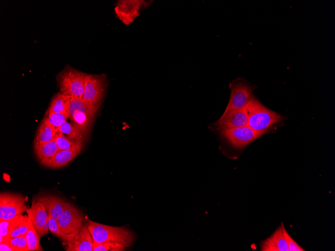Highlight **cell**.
<instances>
[{
  "instance_id": "obj_12",
  "label": "cell",
  "mask_w": 335,
  "mask_h": 251,
  "mask_svg": "<svg viewBox=\"0 0 335 251\" xmlns=\"http://www.w3.org/2000/svg\"><path fill=\"white\" fill-rule=\"evenodd\" d=\"M26 212L40 238L49 233V214L42 203L34 201Z\"/></svg>"
},
{
  "instance_id": "obj_22",
  "label": "cell",
  "mask_w": 335,
  "mask_h": 251,
  "mask_svg": "<svg viewBox=\"0 0 335 251\" xmlns=\"http://www.w3.org/2000/svg\"><path fill=\"white\" fill-rule=\"evenodd\" d=\"M29 251H43L40 242V237L33 227L32 222L29 229L25 235Z\"/></svg>"
},
{
  "instance_id": "obj_9",
  "label": "cell",
  "mask_w": 335,
  "mask_h": 251,
  "mask_svg": "<svg viewBox=\"0 0 335 251\" xmlns=\"http://www.w3.org/2000/svg\"><path fill=\"white\" fill-rule=\"evenodd\" d=\"M230 98L222 115L231 110L238 109L245 106L254 90L252 86L241 81L233 82L230 84Z\"/></svg>"
},
{
  "instance_id": "obj_14",
  "label": "cell",
  "mask_w": 335,
  "mask_h": 251,
  "mask_svg": "<svg viewBox=\"0 0 335 251\" xmlns=\"http://www.w3.org/2000/svg\"><path fill=\"white\" fill-rule=\"evenodd\" d=\"M83 147V140L78 141L72 148L59 150L51 158L43 159L40 164L49 168H57L63 167L74 159L80 153Z\"/></svg>"
},
{
  "instance_id": "obj_21",
  "label": "cell",
  "mask_w": 335,
  "mask_h": 251,
  "mask_svg": "<svg viewBox=\"0 0 335 251\" xmlns=\"http://www.w3.org/2000/svg\"><path fill=\"white\" fill-rule=\"evenodd\" d=\"M58 132L65 135L67 138L74 142L83 140L84 136L81 131L74 124L65 122L57 128Z\"/></svg>"
},
{
  "instance_id": "obj_27",
  "label": "cell",
  "mask_w": 335,
  "mask_h": 251,
  "mask_svg": "<svg viewBox=\"0 0 335 251\" xmlns=\"http://www.w3.org/2000/svg\"><path fill=\"white\" fill-rule=\"evenodd\" d=\"M283 233L287 244L289 251H303L305 250L301 248L297 243L293 240L286 230L283 224L282 225Z\"/></svg>"
},
{
  "instance_id": "obj_3",
  "label": "cell",
  "mask_w": 335,
  "mask_h": 251,
  "mask_svg": "<svg viewBox=\"0 0 335 251\" xmlns=\"http://www.w3.org/2000/svg\"><path fill=\"white\" fill-rule=\"evenodd\" d=\"M67 96L69 118L72 124L81 131L84 137H86L100 105H89L82 100Z\"/></svg>"
},
{
  "instance_id": "obj_15",
  "label": "cell",
  "mask_w": 335,
  "mask_h": 251,
  "mask_svg": "<svg viewBox=\"0 0 335 251\" xmlns=\"http://www.w3.org/2000/svg\"><path fill=\"white\" fill-rule=\"evenodd\" d=\"M35 200L42 203L48 214L57 221L69 202L64 199L52 194H40Z\"/></svg>"
},
{
  "instance_id": "obj_1",
  "label": "cell",
  "mask_w": 335,
  "mask_h": 251,
  "mask_svg": "<svg viewBox=\"0 0 335 251\" xmlns=\"http://www.w3.org/2000/svg\"><path fill=\"white\" fill-rule=\"evenodd\" d=\"M93 244L113 242L131 246L134 239L133 233L123 226H113L101 224L91 220L87 221Z\"/></svg>"
},
{
  "instance_id": "obj_17",
  "label": "cell",
  "mask_w": 335,
  "mask_h": 251,
  "mask_svg": "<svg viewBox=\"0 0 335 251\" xmlns=\"http://www.w3.org/2000/svg\"><path fill=\"white\" fill-rule=\"evenodd\" d=\"M57 132V130L44 118L37 131L34 142H48L54 138Z\"/></svg>"
},
{
  "instance_id": "obj_6",
  "label": "cell",
  "mask_w": 335,
  "mask_h": 251,
  "mask_svg": "<svg viewBox=\"0 0 335 251\" xmlns=\"http://www.w3.org/2000/svg\"><path fill=\"white\" fill-rule=\"evenodd\" d=\"M24 196L18 193L3 192L0 194V219H9L26 212Z\"/></svg>"
},
{
  "instance_id": "obj_7",
  "label": "cell",
  "mask_w": 335,
  "mask_h": 251,
  "mask_svg": "<svg viewBox=\"0 0 335 251\" xmlns=\"http://www.w3.org/2000/svg\"><path fill=\"white\" fill-rule=\"evenodd\" d=\"M103 76L86 74L82 100L91 105H100L105 90Z\"/></svg>"
},
{
  "instance_id": "obj_10",
  "label": "cell",
  "mask_w": 335,
  "mask_h": 251,
  "mask_svg": "<svg viewBox=\"0 0 335 251\" xmlns=\"http://www.w3.org/2000/svg\"><path fill=\"white\" fill-rule=\"evenodd\" d=\"M66 251H93V240L87 222L69 239L63 242Z\"/></svg>"
},
{
  "instance_id": "obj_18",
  "label": "cell",
  "mask_w": 335,
  "mask_h": 251,
  "mask_svg": "<svg viewBox=\"0 0 335 251\" xmlns=\"http://www.w3.org/2000/svg\"><path fill=\"white\" fill-rule=\"evenodd\" d=\"M31 221L28 215L17 216L9 231L8 237L24 235L28 231Z\"/></svg>"
},
{
  "instance_id": "obj_11",
  "label": "cell",
  "mask_w": 335,
  "mask_h": 251,
  "mask_svg": "<svg viewBox=\"0 0 335 251\" xmlns=\"http://www.w3.org/2000/svg\"><path fill=\"white\" fill-rule=\"evenodd\" d=\"M141 0L119 1L115 8L116 17L125 25L131 24L139 16L141 9L147 5Z\"/></svg>"
},
{
  "instance_id": "obj_30",
  "label": "cell",
  "mask_w": 335,
  "mask_h": 251,
  "mask_svg": "<svg viewBox=\"0 0 335 251\" xmlns=\"http://www.w3.org/2000/svg\"><path fill=\"white\" fill-rule=\"evenodd\" d=\"M1 251H14L10 245L9 241V237H5L4 240L0 242Z\"/></svg>"
},
{
  "instance_id": "obj_5",
  "label": "cell",
  "mask_w": 335,
  "mask_h": 251,
  "mask_svg": "<svg viewBox=\"0 0 335 251\" xmlns=\"http://www.w3.org/2000/svg\"><path fill=\"white\" fill-rule=\"evenodd\" d=\"M81 211L69 203L58 220L61 232L60 239L65 242L71 237L84 223Z\"/></svg>"
},
{
  "instance_id": "obj_2",
  "label": "cell",
  "mask_w": 335,
  "mask_h": 251,
  "mask_svg": "<svg viewBox=\"0 0 335 251\" xmlns=\"http://www.w3.org/2000/svg\"><path fill=\"white\" fill-rule=\"evenodd\" d=\"M246 107L248 126L256 131L265 133L269 127L282 120L280 115L267 108L253 95L250 97Z\"/></svg>"
},
{
  "instance_id": "obj_23",
  "label": "cell",
  "mask_w": 335,
  "mask_h": 251,
  "mask_svg": "<svg viewBox=\"0 0 335 251\" xmlns=\"http://www.w3.org/2000/svg\"><path fill=\"white\" fill-rule=\"evenodd\" d=\"M68 118L69 116L65 114L50 113L48 112H46L44 117L49 124L54 126L56 129L65 122L67 121V119Z\"/></svg>"
},
{
  "instance_id": "obj_20",
  "label": "cell",
  "mask_w": 335,
  "mask_h": 251,
  "mask_svg": "<svg viewBox=\"0 0 335 251\" xmlns=\"http://www.w3.org/2000/svg\"><path fill=\"white\" fill-rule=\"evenodd\" d=\"M47 112L63 113L69 117L68 96L61 92L56 94L52 98Z\"/></svg>"
},
{
  "instance_id": "obj_16",
  "label": "cell",
  "mask_w": 335,
  "mask_h": 251,
  "mask_svg": "<svg viewBox=\"0 0 335 251\" xmlns=\"http://www.w3.org/2000/svg\"><path fill=\"white\" fill-rule=\"evenodd\" d=\"M283 223L267 239L263 241L261 249L263 251H289L283 233Z\"/></svg>"
},
{
  "instance_id": "obj_25",
  "label": "cell",
  "mask_w": 335,
  "mask_h": 251,
  "mask_svg": "<svg viewBox=\"0 0 335 251\" xmlns=\"http://www.w3.org/2000/svg\"><path fill=\"white\" fill-rule=\"evenodd\" d=\"M54 140L59 150L70 149L73 147L78 142L71 141L64 134L58 131Z\"/></svg>"
},
{
  "instance_id": "obj_19",
  "label": "cell",
  "mask_w": 335,
  "mask_h": 251,
  "mask_svg": "<svg viewBox=\"0 0 335 251\" xmlns=\"http://www.w3.org/2000/svg\"><path fill=\"white\" fill-rule=\"evenodd\" d=\"M34 147L36 155L40 161L51 158L59 151L54 139L46 143L34 142Z\"/></svg>"
},
{
  "instance_id": "obj_8",
  "label": "cell",
  "mask_w": 335,
  "mask_h": 251,
  "mask_svg": "<svg viewBox=\"0 0 335 251\" xmlns=\"http://www.w3.org/2000/svg\"><path fill=\"white\" fill-rule=\"evenodd\" d=\"M221 135L236 147L246 146L265 133L257 132L249 126L221 129Z\"/></svg>"
},
{
  "instance_id": "obj_26",
  "label": "cell",
  "mask_w": 335,
  "mask_h": 251,
  "mask_svg": "<svg viewBox=\"0 0 335 251\" xmlns=\"http://www.w3.org/2000/svg\"><path fill=\"white\" fill-rule=\"evenodd\" d=\"M9 241L14 251H29L25 235L9 237Z\"/></svg>"
},
{
  "instance_id": "obj_24",
  "label": "cell",
  "mask_w": 335,
  "mask_h": 251,
  "mask_svg": "<svg viewBox=\"0 0 335 251\" xmlns=\"http://www.w3.org/2000/svg\"><path fill=\"white\" fill-rule=\"evenodd\" d=\"M126 246L118 242H104L93 244V251H123Z\"/></svg>"
},
{
  "instance_id": "obj_4",
  "label": "cell",
  "mask_w": 335,
  "mask_h": 251,
  "mask_svg": "<svg viewBox=\"0 0 335 251\" xmlns=\"http://www.w3.org/2000/svg\"><path fill=\"white\" fill-rule=\"evenodd\" d=\"M86 74L73 68H66L58 75L59 88L63 94L82 100Z\"/></svg>"
},
{
  "instance_id": "obj_13",
  "label": "cell",
  "mask_w": 335,
  "mask_h": 251,
  "mask_svg": "<svg viewBox=\"0 0 335 251\" xmlns=\"http://www.w3.org/2000/svg\"><path fill=\"white\" fill-rule=\"evenodd\" d=\"M248 117L246 105L238 109L231 110L223 115L215 123L219 130L247 126Z\"/></svg>"
},
{
  "instance_id": "obj_29",
  "label": "cell",
  "mask_w": 335,
  "mask_h": 251,
  "mask_svg": "<svg viewBox=\"0 0 335 251\" xmlns=\"http://www.w3.org/2000/svg\"><path fill=\"white\" fill-rule=\"evenodd\" d=\"M48 227L49 230L55 236L60 238L61 232L58 221L54 218L49 215Z\"/></svg>"
},
{
  "instance_id": "obj_28",
  "label": "cell",
  "mask_w": 335,
  "mask_h": 251,
  "mask_svg": "<svg viewBox=\"0 0 335 251\" xmlns=\"http://www.w3.org/2000/svg\"><path fill=\"white\" fill-rule=\"evenodd\" d=\"M15 217L9 219H0V235L8 237L9 231Z\"/></svg>"
}]
</instances>
